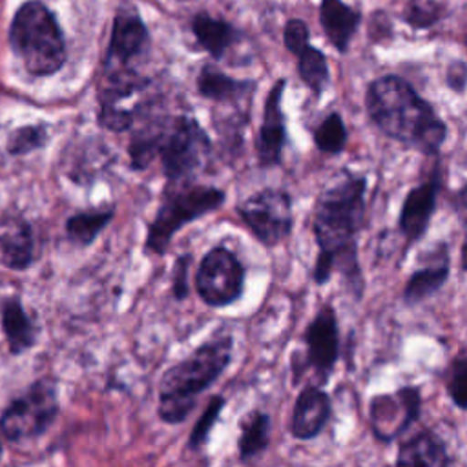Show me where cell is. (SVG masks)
I'll use <instances>...</instances> for the list:
<instances>
[{
	"label": "cell",
	"mask_w": 467,
	"mask_h": 467,
	"mask_svg": "<svg viewBox=\"0 0 467 467\" xmlns=\"http://www.w3.org/2000/svg\"><path fill=\"white\" fill-rule=\"evenodd\" d=\"M365 195L367 177L343 170L319 192L312 212V234L317 244L312 281L323 286L337 272L356 301L363 299L367 285L358 257V237L367 212Z\"/></svg>",
	"instance_id": "6da1fadb"
},
{
	"label": "cell",
	"mask_w": 467,
	"mask_h": 467,
	"mask_svg": "<svg viewBox=\"0 0 467 467\" xmlns=\"http://www.w3.org/2000/svg\"><path fill=\"white\" fill-rule=\"evenodd\" d=\"M363 106L372 126L385 137L427 157L440 155L449 135L447 122L405 77L385 73L372 78Z\"/></svg>",
	"instance_id": "7a4b0ae2"
},
{
	"label": "cell",
	"mask_w": 467,
	"mask_h": 467,
	"mask_svg": "<svg viewBox=\"0 0 467 467\" xmlns=\"http://www.w3.org/2000/svg\"><path fill=\"white\" fill-rule=\"evenodd\" d=\"M144 119L140 126L131 128L128 142L131 170L144 171L161 159L168 181L193 179L212 153V139L199 120L184 113Z\"/></svg>",
	"instance_id": "3957f363"
},
{
	"label": "cell",
	"mask_w": 467,
	"mask_h": 467,
	"mask_svg": "<svg viewBox=\"0 0 467 467\" xmlns=\"http://www.w3.org/2000/svg\"><path fill=\"white\" fill-rule=\"evenodd\" d=\"M234 337L217 334L171 365L159 381V418L168 425L182 423L195 409L199 394L210 389L232 361Z\"/></svg>",
	"instance_id": "277c9868"
},
{
	"label": "cell",
	"mask_w": 467,
	"mask_h": 467,
	"mask_svg": "<svg viewBox=\"0 0 467 467\" xmlns=\"http://www.w3.org/2000/svg\"><path fill=\"white\" fill-rule=\"evenodd\" d=\"M7 42L31 77H53L67 62L64 31L57 15L42 0H26L16 7Z\"/></svg>",
	"instance_id": "5b68a950"
},
{
	"label": "cell",
	"mask_w": 467,
	"mask_h": 467,
	"mask_svg": "<svg viewBox=\"0 0 467 467\" xmlns=\"http://www.w3.org/2000/svg\"><path fill=\"white\" fill-rule=\"evenodd\" d=\"M224 199V190L212 184H199L193 179L168 181L162 188L157 212L148 224L146 252L164 255L173 235L182 226L221 208Z\"/></svg>",
	"instance_id": "8992f818"
},
{
	"label": "cell",
	"mask_w": 467,
	"mask_h": 467,
	"mask_svg": "<svg viewBox=\"0 0 467 467\" xmlns=\"http://www.w3.org/2000/svg\"><path fill=\"white\" fill-rule=\"evenodd\" d=\"M58 387L53 378L35 379L0 414V432L11 441L40 438L58 414Z\"/></svg>",
	"instance_id": "52a82bcc"
},
{
	"label": "cell",
	"mask_w": 467,
	"mask_h": 467,
	"mask_svg": "<svg viewBox=\"0 0 467 467\" xmlns=\"http://www.w3.org/2000/svg\"><path fill=\"white\" fill-rule=\"evenodd\" d=\"M305 354L294 352L290 359L292 383L297 385L306 370H314L317 385H327L339 359V323L330 303L317 308L303 332Z\"/></svg>",
	"instance_id": "ba28073f"
},
{
	"label": "cell",
	"mask_w": 467,
	"mask_h": 467,
	"mask_svg": "<svg viewBox=\"0 0 467 467\" xmlns=\"http://www.w3.org/2000/svg\"><path fill=\"white\" fill-rule=\"evenodd\" d=\"M235 210L252 235L266 248L277 246L292 234V195L283 188H263L241 201Z\"/></svg>",
	"instance_id": "9c48e42d"
},
{
	"label": "cell",
	"mask_w": 467,
	"mask_h": 467,
	"mask_svg": "<svg viewBox=\"0 0 467 467\" xmlns=\"http://www.w3.org/2000/svg\"><path fill=\"white\" fill-rule=\"evenodd\" d=\"M244 266L224 244L210 248L195 272V290L201 301L212 308L235 303L244 292Z\"/></svg>",
	"instance_id": "30bf717a"
},
{
	"label": "cell",
	"mask_w": 467,
	"mask_h": 467,
	"mask_svg": "<svg viewBox=\"0 0 467 467\" xmlns=\"http://www.w3.org/2000/svg\"><path fill=\"white\" fill-rule=\"evenodd\" d=\"M440 190H441V161L438 155V157H432V170L429 177L418 182L416 186H412L401 201V208L398 215V232L405 239L403 255L425 237L431 219L438 206Z\"/></svg>",
	"instance_id": "8fae6325"
},
{
	"label": "cell",
	"mask_w": 467,
	"mask_h": 467,
	"mask_svg": "<svg viewBox=\"0 0 467 467\" xmlns=\"http://www.w3.org/2000/svg\"><path fill=\"white\" fill-rule=\"evenodd\" d=\"M151 36L140 13L130 5L120 7L113 18L104 69L131 67V62L150 51Z\"/></svg>",
	"instance_id": "7c38bea8"
},
{
	"label": "cell",
	"mask_w": 467,
	"mask_h": 467,
	"mask_svg": "<svg viewBox=\"0 0 467 467\" xmlns=\"http://www.w3.org/2000/svg\"><path fill=\"white\" fill-rule=\"evenodd\" d=\"M286 78H277L266 93L263 106V120L255 137V155L261 168L279 166L286 146V117L283 111V95Z\"/></svg>",
	"instance_id": "4fadbf2b"
},
{
	"label": "cell",
	"mask_w": 467,
	"mask_h": 467,
	"mask_svg": "<svg viewBox=\"0 0 467 467\" xmlns=\"http://www.w3.org/2000/svg\"><path fill=\"white\" fill-rule=\"evenodd\" d=\"M423 259L429 263L414 270L401 290V301L407 306H416L432 296H436L451 275V259L447 243H436L429 252L423 254Z\"/></svg>",
	"instance_id": "5bb4252c"
},
{
	"label": "cell",
	"mask_w": 467,
	"mask_h": 467,
	"mask_svg": "<svg viewBox=\"0 0 467 467\" xmlns=\"http://www.w3.org/2000/svg\"><path fill=\"white\" fill-rule=\"evenodd\" d=\"M332 416V400L317 383H306L292 409L290 432L296 440L308 441L321 434Z\"/></svg>",
	"instance_id": "9a60e30c"
},
{
	"label": "cell",
	"mask_w": 467,
	"mask_h": 467,
	"mask_svg": "<svg viewBox=\"0 0 467 467\" xmlns=\"http://www.w3.org/2000/svg\"><path fill=\"white\" fill-rule=\"evenodd\" d=\"M0 263L13 272H24L35 263L33 226L18 212L0 215Z\"/></svg>",
	"instance_id": "2e32d148"
},
{
	"label": "cell",
	"mask_w": 467,
	"mask_h": 467,
	"mask_svg": "<svg viewBox=\"0 0 467 467\" xmlns=\"http://www.w3.org/2000/svg\"><path fill=\"white\" fill-rule=\"evenodd\" d=\"M317 16L327 42L339 55H347L350 42L361 26L363 13L345 0H319Z\"/></svg>",
	"instance_id": "e0dca14e"
},
{
	"label": "cell",
	"mask_w": 467,
	"mask_h": 467,
	"mask_svg": "<svg viewBox=\"0 0 467 467\" xmlns=\"http://www.w3.org/2000/svg\"><path fill=\"white\" fill-rule=\"evenodd\" d=\"M0 328L11 356L27 352L38 339V328L26 312L18 294L0 297Z\"/></svg>",
	"instance_id": "ac0fdd59"
},
{
	"label": "cell",
	"mask_w": 467,
	"mask_h": 467,
	"mask_svg": "<svg viewBox=\"0 0 467 467\" xmlns=\"http://www.w3.org/2000/svg\"><path fill=\"white\" fill-rule=\"evenodd\" d=\"M396 465H429V467H447L454 463L449 454L443 438L429 427L420 429L412 436L398 443V452L394 458Z\"/></svg>",
	"instance_id": "d6986e66"
},
{
	"label": "cell",
	"mask_w": 467,
	"mask_h": 467,
	"mask_svg": "<svg viewBox=\"0 0 467 467\" xmlns=\"http://www.w3.org/2000/svg\"><path fill=\"white\" fill-rule=\"evenodd\" d=\"M190 29L197 46L217 62L223 60L224 55L243 40V31L239 27L206 11L195 13L192 16Z\"/></svg>",
	"instance_id": "ffe728a7"
},
{
	"label": "cell",
	"mask_w": 467,
	"mask_h": 467,
	"mask_svg": "<svg viewBox=\"0 0 467 467\" xmlns=\"http://www.w3.org/2000/svg\"><path fill=\"white\" fill-rule=\"evenodd\" d=\"M197 93L213 102L248 100L257 88L254 78H235L213 64H202L195 78Z\"/></svg>",
	"instance_id": "44dd1931"
},
{
	"label": "cell",
	"mask_w": 467,
	"mask_h": 467,
	"mask_svg": "<svg viewBox=\"0 0 467 467\" xmlns=\"http://www.w3.org/2000/svg\"><path fill=\"white\" fill-rule=\"evenodd\" d=\"M272 420L265 410L254 409L239 421L237 454L241 462H250L261 456L270 445Z\"/></svg>",
	"instance_id": "7402d4cb"
},
{
	"label": "cell",
	"mask_w": 467,
	"mask_h": 467,
	"mask_svg": "<svg viewBox=\"0 0 467 467\" xmlns=\"http://www.w3.org/2000/svg\"><path fill=\"white\" fill-rule=\"evenodd\" d=\"M113 217H115L113 204L104 206V208L78 210L66 219V224H64L66 237L73 244L86 248L100 235V232L111 223Z\"/></svg>",
	"instance_id": "603a6c76"
},
{
	"label": "cell",
	"mask_w": 467,
	"mask_h": 467,
	"mask_svg": "<svg viewBox=\"0 0 467 467\" xmlns=\"http://www.w3.org/2000/svg\"><path fill=\"white\" fill-rule=\"evenodd\" d=\"M294 57L301 82L312 91L316 99H319L330 86V67L327 55L308 42Z\"/></svg>",
	"instance_id": "cb8c5ba5"
},
{
	"label": "cell",
	"mask_w": 467,
	"mask_h": 467,
	"mask_svg": "<svg viewBox=\"0 0 467 467\" xmlns=\"http://www.w3.org/2000/svg\"><path fill=\"white\" fill-rule=\"evenodd\" d=\"M312 139L316 148L327 155H337L345 151L348 142V130L339 111H330L314 128Z\"/></svg>",
	"instance_id": "d4e9b609"
},
{
	"label": "cell",
	"mask_w": 467,
	"mask_h": 467,
	"mask_svg": "<svg viewBox=\"0 0 467 467\" xmlns=\"http://www.w3.org/2000/svg\"><path fill=\"white\" fill-rule=\"evenodd\" d=\"M49 126L46 122H36V124H26L15 128L5 140V150L11 157H22L29 155L36 150L46 148L49 142Z\"/></svg>",
	"instance_id": "484cf974"
},
{
	"label": "cell",
	"mask_w": 467,
	"mask_h": 467,
	"mask_svg": "<svg viewBox=\"0 0 467 467\" xmlns=\"http://www.w3.org/2000/svg\"><path fill=\"white\" fill-rule=\"evenodd\" d=\"M447 15V7L436 0H412L405 5L400 18L412 29H431Z\"/></svg>",
	"instance_id": "4316f807"
},
{
	"label": "cell",
	"mask_w": 467,
	"mask_h": 467,
	"mask_svg": "<svg viewBox=\"0 0 467 467\" xmlns=\"http://www.w3.org/2000/svg\"><path fill=\"white\" fill-rule=\"evenodd\" d=\"M443 381L452 405L467 410V352H460L449 361Z\"/></svg>",
	"instance_id": "83f0119b"
},
{
	"label": "cell",
	"mask_w": 467,
	"mask_h": 467,
	"mask_svg": "<svg viewBox=\"0 0 467 467\" xmlns=\"http://www.w3.org/2000/svg\"><path fill=\"white\" fill-rule=\"evenodd\" d=\"M224 403H226V400L221 394L210 398L206 409L202 410V414L199 416V420L195 421V425H193V429H192V432L188 436V443H186L188 451H199L208 441L210 431L217 423L219 414H221Z\"/></svg>",
	"instance_id": "f1b7e54d"
},
{
	"label": "cell",
	"mask_w": 467,
	"mask_h": 467,
	"mask_svg": "<svg viewBox=\"0 0 467 467\" xmlns=\"http://www.w3.org/2000/svg\"><path fill=\"white\" fill-rule=\"evenodd\" d=\"M310 42V27L303 18H288L283 27V44L290 55H296Z\"/></svg>",
	"instance_id": "f546056e"
},
{
	"label": "cell",
	"mask_w": 467,
	"mask_h": 467,
	"mask_svg": "<svg viewBox=\"0 0 467 467\" xmlns=\"http://www.w3.org/2000/svg\"><path fill=\"white\" fill-rule=\"evenodd\" d=\"M192 263V254H182L175 259L171 270V286L170 292L175 301H182L188 297V268Z\"/></svg>",
	"instance_id": "4dcf8cb0"
},
{
	"label": "cell",
	"mask_w": 467,
	"mask_h": 467,
	"mask_svg": "<svg viewBox=\"0 0 467 467\" xmlns=\"http://www.w3.org/2000/svg\"><path fill=\"white\" fill-rule=\"evenodd\" d=\"M445 86L456 93L463 95L467 91V62L454 58L445 67Z\"/></svg>",
	"instance_id": "1f68e13d"
},
{
	"label": "cell",
	"mask_w": 467,
	"mask_h": 467,
	"mask_svg": "<svg viewBox=\"0 0 467 467\" xmlns=\"http://www.w3.org/2000/svg\"><path fill=\"white\" fill-rule=\"evenodd\" d=\"M460 268H462V272L467 274V234H465V237L462 241V246H460Z\"/></svg>",
	"instance_id": "d6a6232c"
},
{
	"label": "cell",
	"mask_w": 467,
	"mask_h": 467,
	"mask_svg": "<svg viewBox=\"0 0 467 467\" xmlns=\"http://www.w3.org/2000/svg\"><path fill=\"white\" fill-rule=\"evenodd\" d=\"M0 462H2V441H0Z\"/></svg>",
	"instance_id": "836d02e7"
}]
</instances>
